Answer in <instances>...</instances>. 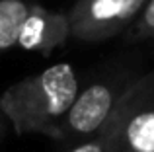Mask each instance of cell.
<instances>
[{
  "mask_svg": "<svg viewBox=\"0 0 154 152\" xmlns=\"http://www.w3.org/2000/svg\"><path fill=\"white\" fill-rule=\"evenodd\" d=\"M125 41L127 43H144L154 41V0H148L137 20L125 29Z\"/></svg>",
  "mask_w": 154,
  "mask_h": 152,
  "instance_id": "ba28073f",
  "label": "cell"
},
{
  "mask_svg": "<svg viewBox=\"0 0 154 152\" xmlns=\"http://www.w3.org/2000/svg\"><path fill=\"white\" fill-rule=\"evenodd\" d=\"M152 84H154V70L140 74L127 88V92L119 99L115 109L111 111L107 121L92 137H88L86 141L78 142V144L70 146V148H66L64 152H119L121 142H123L125 125H127L133 109L139 105V102L143 99V96L146 94V90Z\"/></svg>",
  "mask_w": 154,
  "mask_h": 152,
  "instance_id": "277c9868",
  "label": "cell"
},
{
  "mask_svg": "<svg viewBox=\"0 0 154 152\" xmlns=\"http://www.w3.org/2000/svg\"><path fill=\"white\" fill-rule=\"evenodd\" d=\"M80 86L82 80L74 66L59 62L8 86L0 94V111L16 135H41L57 142Z\"/></svg>",
  "mask_w": 154,
  "mask_h": 152,
  "instance_id": "6da1fadb",
  "label": "cell"
},
{
  "mask_svg": "<svg viewBox=\"0 0 154 152\" xmlns=\"http://www.w3.org/2000/svg\"><path fill=\"white\" fill-rule=\"evenodd\" d=\"M139 76L140 74H133L127 70H109L100 78L80 86L78 96L63 121L57 142L70 148L92 137L107 121L127 88Z\"/></svg>",
  "mask_w": 154,
  "mask_h": 152,
  "instance_id": "7a4b0ae2",
  "label": "cell"
},
{
  "mask_svg": "<svg viewBox=\"0 0 154 152\" xmlns=\"http://www.w3.org/2000/svg\"><path fill=\"white\" fill-rule=\"evenodd\" d=\"M68 37H70L68 16L49 10L43 4L35 2L20 29L18 47L29 53L49 57L53 55V51H57L68 41Z\"/></svg>",
  "mask_w": 154,
  "mask_h": 152,
  "instance_id": "5b68a950",
  "label": "cell"
},
{
  "mask_svg": "<svg viewBox=\"0 0 154 152\" xmlns=\"http://www.w3.org/2000/svg\"><path fill=\"white\" fill-rule=\"evenodd\" d=\"M35 0H0V55L18 45V35Z\"/></svg>",
  "mask_w": 154,
  "mask_h": 152,
  "instance_id": "52a82bcc",
  "label": "cell"
},
{
  "mask_svg": "<svg viewBox=\"0 0 154 152\" xmlns=\"http://www.w3.org/2000/svg\"><path fill=\"white\" fill-rule=\"evenodd\" d=\"M119 152H154V84L133 109Z\"/></svg>",
  "mask_w": 154,
  "mask_h": 152,
  "instance_id": "8992f818",
  "label": "cell"
},
{
  "mask_svg": "<svg viewBox=\"0 0 154 152\" xmlns=\"http://www.w3.org/2000/svg\"><path fill=\"white\" fill-rule=\"evenodd\" d=\"M148 0H76L66 12L70 37L98 43L125 33Z\"/></svg>",
  "mask_w": 154,
  "mask_h": 152,
  "instance_id": "3957f363",
  "label": "cell"
}]
</instances>
